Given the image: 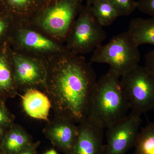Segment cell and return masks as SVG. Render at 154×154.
Here are the masks:
<instances>
[{
	"mask_svg": "<svg viewBox=\"0 0 154 154\" xmlns=\"http://www.w3.org/2000/svg\"><path fill=\"white\" fill-rule=\"evenodd\" d=\"M47 77L44 92L56 116L76 123L88 116L96 75L91 62L82 55L66 49L47 58Z\"/></svg>",
	"mask_w": 154,
	"mask_h": 154,
	"instance_id": "cell-1",
	"label": "cell"
},
{
	"mask_svg": "<svg viewBox=\"0 0 154 154\" xmlns=\"http://www.w3.org/2000/svg\"><path fill=\"white\" fill-rule=\"evenodd\" d=\"M130 109L120 78L108 70L95 84L87 117L98 121L105 129L126 117Z\"/></svg>",
	"mask_w": 154,
	"mask_h": 154,
	"instance_id": "cell-2",
	"label": "cell"
},
{
	"mask_svg": "<svg viewBox=\"0 0 154 154\" xmlns=\"http://www.w3.org/2000/svg\"><path fill=\"white\" fill-rule=\"evenodd\" d=\"M82 2L54 0L47 3L28 23L50 38L64 44Z\"/></svg>",
	"mask_w": 154,
	"mask_h": 154,
	"instance_id": "cell-3",
	"label": "cell"
},
{
	"mask_svg": "<svg viewBox=\"0 0 154 154\" xmlns=\"http://www.w3.org/2000/svg\"><path fill=\"white\" fill-rule=\"evenodd\" d=\"M140 58L138 46L127 31L113 36L107 44L96 48L90 62L107 64L110 66L109 70L120 78L138 66Z\"/></svg>",
	"mask_w": 154,
	"mask_h": 154,
	"instance_id": "cell-4",
	"label": "cell"
},
{
	"mask_svg": "<svg viewBox=\"0 0 154 154\" xmlns=\"http://www.w3.org/2000/svg\"><path fill=\"white\" fill-rule=\"evenodd\" d=\"M106 38V32L94 17L91 6L86 4L80 8L64 45L69 51L82 55L94 51Z\"/></svg>",
	"mask_w": 154,
	"mask_h": 154,
	"instance_id": "cell-5",
	"label": "cell"
},
{
	"mask_svg": "<svg viewBox=\"0 0 154 154\" xmlns=\"http://www.w3.org/2000/svg\"><path fill=\"white\" fill-rule=\"evenodd\" d=\"M131 112L141 116L154 110V75L138 65L120 78Z\"/></svg>",
	"mask_w": 154,
	"mask_h": 154,
	"instance_id": "cell-6",
	"label": "cell"
},
{
	"mask_svg": "<svg viewBox=\"0 0 154 154\" xmlns=\"http://www.w3.org/2000/svg\"><path fill=\"white\" fill-rule=\"evenodd\" d=\"M14 80L17 90L44 92L47 77V58L14 50L11 52Z\"/></svg>",
	"mask_w": 154,
	"mask_h": 154,
	"instance_id": "cell-7",
	"label": "cell"
},
{
	"mask_svg": "<svg viewBox=\"0 0 154 154\" xmlns=\"http://www.w3.org/2000/svg\"><path fill=\"white\" fill-rule=\"evenodd\" d=\"M14 49L48 58L66 49L28 23H17L12 34Z\"/></svg>",
	"mask_w": 154,
	"mask_h": 154,
	"instance_id": "cell-8",
	"label": "cell"
},
{
	"mask_svg": "<svg viewBox=\"0 0 154 154\" xmlns=\"http://www.w3.org/2000/svg\"><path fill=\"white\" fill-rule=\"evenodd\" d=\"M141 116L130 112L107 129L103 154H125L134 146L142 122Z\"/></svg>",
	"mask_w": 154,
	"mask_h": 154,
	"instance_id": "cell-9",
	"label": "cell"
},
{
	"mask_svg": "<svg viewBox=\"0 0 154 154\" xmlns=\"http://www.w3.org/2000/svg\"><path fill=\"white\" fill-rule=\"evenodd\" d=\"M78 125V136L68 154H103L105 128L102 125L87 117Z\"/></svg>",
	"mask_w": 154,
	"mask_h": 154,
	"instance_id": "cell-10",
	"label": "cell"
},
{
	"mask_svg": "<svg viewBox=\"0 0 154 154\" xmlns=\"http://www.w3.org/2000/svg\"><path fill=\"white\" fill-rule=\"evenodd\" d=\"M43 130L44 134L64 154H68L74 144L79 133V125L65 117L56 116Z\"/></svg>",
	"mask_w": 154,
	"mask_h": 154,
	"instance_id": "cell-11",
	"label": "cell"
},
{
	"mask_svg": "<svg viewBox=\"0 0 154 154\" xmlns=\"http://www.w3.org/2000/svg\"><path fill=\"white\" fill-rule=\"evenodd\" d=\"M21 96L22 107L27 115L38 120L49 121L51 102L44 92L37 89H30Z\"/></svg>",
	"mask_w": 154,
	"mask_h": 154,
	"instance_id": "cell-12",
	"label": "cell"
},
{
	"mask_svg": "<svg viewBox=\"0 0 154 154\" xmlns=\"http://www.w3.org/2000/svg\"><path fill=\"white\" fill-rule=\"evenodd\" d=\"M17 23H28L47 4V0H1Z\"/></svg>",
	"mask_w": 154,
	"mask_h": 154,
	"instance_id": "cell-13",
	"label": "cell"
},
{
	"mask_svg": "<svg viewBox=\"0 0 154 154\" xmlns=\"http://www.w3.org/2000/svg\"><path fill=\"white\" fill-rule=\"evenodd\" d=\"M32 142L24 128L14 124L0 142V154H16Z\"/></svg>",
	"mask_w": 154,
	"mask_h": 154,
	"instance_id": "cell-14",
	"label": "cell"
},
{
	"mask_svg": "<svg viewBox=\"0 0 154 154\" xmlns=\"http://www.w3.org/2000/svg\"><path fill=\"white\" fill-rule=\"evenodd\" d=\"M8 54L0 53V100L19 95L14 80L11 52L10 56Z\"/></svg>",
	"mask_w": 154,
	"mask_h": 154,
	"instance_id": "cell-15",
	"label": "cell"
},
{
	"mask_svg": "<svg viewBox=\"0 0 154 154\" xmlns=\"http://www.w3.org/2000/svg\"><path fill=\"white\" fill-rule=\"evenodd\" d=\"M128 32L137 46L144 44L154 46V17L136 18L130 22Z\"/></svg>",
	"mask_w": 154,
	"mask_h": 154,
	"instance_id": "cell-16",
	"label": "cell"
},
{
	"mask_svg": "<svg viewBox=\"0 0 154 154\" xmlns=\"http://www.w3.org/2000/svg\"><path fill=\"white\" fill-rule=\"evenodd\" d=\"M91 11L99 24L104 27L109 26L119 15L107 0H96L91 6Z\"/></svg>",
	"mask_w": 154,
	"mask_h": 154,
	"instance_id": "cell-17",
	"label": "cell"
},
{
	"mask_svg": "<svg viewBox=\"0 0 154 154\" xmlns=\"http://www.w3.org/2000/svg\"><path fill=\"white\" fill-rule=\"evenodd\" d=\"M134 154H154V122H149L139 132Z\"/></svg>",
	"mask_w": 154,
	"mask_h": 154,
	"instance_id": "cell-18",
	"label": "cell"
},
{
	"mask_svg": "<svg viewBox=\"0 0 154 154\" xmlns=\"http://www.w3.org/2000/svg\"><path fill=\"white\" fill-rule=\"evenodd\" d=\"M113 6L119 17L128 16L137 9V1L134 0H107Z\"/></svg>",
	"mask_w": 154,
	"mask_h": 154,
	"instance_id": "cell-19",
	"label": "cell"
},
{
	"mask_svg": "<svg viewBox=\"0 0 154 154\" xmlns=\"http://www.w3.org/2000/svg\"><path fill=\"white\" fill-rule=\"evenodd\" d=\"M14 116L8 110L3 100H0V126L9 128L14 123Z\"/></svg>",
	"mask_w": 154,
	"mask_h": 154,
	"instance_id": "cell-20",
	"label": "cell"
},
{
	"mask_svg": "<svg viewBox=\"0 0 154 154\" xmlns=\"http://www.w3.org/2000/svg\"><path fill=\"white\" fill-rule=\"evenodd\" d=\"M137 9L146 14L154 17V0H138L137 1Z\"/></svg>",
	"mask_w": 154,
	"mask_h": 154,
	"instance_id": "cell-21",
	"label": "cell"
},
{
	"mask_svg": "<svg viewBox=\"0 0 154 154\" xmlns=\"http://www.w3.org/2000/svg\"><path fill=\"white\" fill-rule=\"evenodd\" d=\"M40 141L32 142L16 154H37V149Z\"/></svg>",
	"mask_w": 154,
	"mask_h": 154,
	"instance_id": "cell-22",
	"label": "cell"
},
{
	"mask_svg": "<svg viewBox=\"0 0 154 154\" xmlns=\"http://www.w3.org/2000/svg\"><path fill=\"white\" fill-rule=\"evenodd\" d=\"M145 66L154 75V48L146 55Z\"/></svg>",
	"mask_w": 154,
	"mask_h": 154,
	"instance_id": "cell-23",
	"label": "cell"
},
{
	"mask_svg": "<svg viewBox=\"0 0 154 154\" xmlns=\"http://www.w3.org/2000/svg\"><path fill=\"white\" fill-rule=\"evenodd\" d=\"M9 20L5 17H0V38L6 34L11 27V22Z\"/></svg>",
	"mask_w": 154,
	"mask_h": 154,
	"instance_id": "cell-24",
	"label": "cell"
},
{
	"mask_svg": "<svg viewBox=\"0 0 154 154\" xmlns=\"http://www.w3.org/2000/svg\"><path fill=\"white\" fill-rule=\"evenodd\" d=\"M8 129V128L0 126V142L2 139L3 137H4Z\"/></svg>",
	"mask_w": 154,
	"mask_h": 154,
	"instance_id": "cell-25",
	"label": "cell"
},
{
	"mask_svg": "<svg viewBox=\"0 0 154 154\" xmlns=\"http://www.w3.org/2000/svg\"><path fill=\"white\" fill-rule=\"evenodd\" d=\"M43 154H58L54 149H51L45 152Z\"/></svg>",
	"mask_w": 154,
	"mask_h": 154,
	"instance_id": "cell-26",
	"label": "cell"
},
{
	"mask_svg": "<svg viewBox=\"0 0 154 154\" xmlns=\"http://www.w3.org/2000/svg\"><path fill=\"white\" fill-rule=\"evenodd\" d=\"M86 1L87 5L91 6L96 0H86Z\"/></svg>",
	"mask_w": 154,
	"mask_h": 154,
	"instance_id": "cell-27",
	"label": "cell"
},
{
	"mask_svg": "<svg viewBox=\"0 0 154 154\" xmlns=\"http://www.w3.org/2000/svg\"><path fill=\"white\" fill-rule=\"evenodd\" d=\"M54 1V0H47V3L50 2H52V1Z\"/></svg>",
	"mask_w": 154,
	"mask_h": 154,
	"instance_id": "cell-28",
	"label": "cell"
}]
</instances>
